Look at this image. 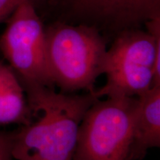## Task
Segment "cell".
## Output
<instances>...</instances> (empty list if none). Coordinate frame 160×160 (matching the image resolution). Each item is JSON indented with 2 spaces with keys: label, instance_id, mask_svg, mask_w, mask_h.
I'll return each mask as SVG.
<instances>
[{
  "label": "cell",
  "instance_id": "6da1fadb",
  "mask_svg": "<svg viewBox=\"0 0 160 160\" xmlns=\"http://www.w3.org/2000/svg\"><path fill=\"white\" fill-rule=\"evenodd\" d=\"M25 88L37 119L11 133L14 160H73L84 116L97 98L57 92L46 86Z\"/></svg>",
  "mask_w": 160,
  "mask_h": 160
},
{
  "label": "cell",
  "instance_id": "7a4b0ae2",
  "mask_svg": "<svg viewBox=\"0 0 160 160\" xmlns=\"http://www.w3.org/2000/svg\"><path fill=\"white\" fill-rule=\"evenodd\" d=\"M46 60L53 85L62 93L94 91L104 74L107 47L99 30L82 24L57 22L45 30Z\"/></svg>",
  "mask_w": 160,
  "mask_h": 160
},
{
  "label": "cell",
  "instance_id": "3957f363",
  "mask_svg": "<svg viewBox=\"0 0 160 160\" xmlns=\"http://www.w3.org/2000/svg\"><path fill=\"white\" fill-rule=\"evenodd\" d=\"M145 25L148 31L127 30L116 36L106 53L107 82L93 91L96 98L138 97L160 85V16Z\"/></svg>",
  "mask_w": 160,
  "mask_h": 160
},
{
  "label": "cell",
  "instance_id": "277c9868",
  "mask_svg": "<svg viewBox=\"0 0 160 160\" xmlns=\"http://www.w3.org/2000/svg\"><path fill=\"white\" fill-rule=\"evenodd\" d=\"M137 97L97 99L84 116L73 160H130Z\"/></svg>",
  "mask_w": 160,
  "mask_h": 160
},
{
  "label": "cell",
  "instance_id": "5b68a950",
  "mask_svg": "<svg viewBox=\"0 0 160 160\" xmlns=\"http://www.w3.org/2000/svg\"><path fill=\"white\" fill-rule=\"evenodd\" d=\"M0 37V51L23 87L54 88L46 60L45 29L34 3H22L10 16Z\"/></svg>",
  "mask_w": 160,
  "mask_h": 160
},
{
  "label": "cell",
  "instance_id": "8992f818",
  "mask_svg": "<svg viewBox=\"0 0 160 160\" xmlns=\"http://www.w3.org/2000/svg\"><path fill=\"white\" fill-rule=\"evenodd\" d=\"M70 19L116 33L138 29L160 16V0H48Z\"/></svg>",
  "mask_w": 160,
  "mask_h": 160
},
{
  "label": "cell",
  "instance_id": "52a82bcc",
  "mask_svg": "<svg viewBox=\"0 0 160 160\" xmlns=\"http://www.w3.org/2000/svg\"><path fill=\"white\" fill-rule=\"evenodd\" d=\"M132 127L130 160H141L160 146V85L137 97Z\"/></svg>",
  "mask_w": 160,
  "mask_h": 160
},
{
  "label": "cell",
  "instance_id": "ba28073f",
  "mask_svg": "<svg viewBox=\"0 0 160 160\" xmlns=\"http://www.w3.org/2000/svg\"><path fill=\"white\" fill-rule=\"evenodd\" d=\"M34 117L17 75L9 65L0 61V125H26Z\"/></svg>",
  "mask_w": 160,
  "mask_h": 160
},
{
  "label": "cell",
  "instance_id": "9c48e42d",
  "mask_svg": "<svg viewBox=\"0 0 160 160\" xmlns=\"http://www.w3.org/2000/svg\"><path fill=\"white\" fill-rule=\"evenodd\" d=\"M27 1L35 3L37 0H0V22L8 18L18 6Z\"/></svg>",
  "mask_w": 160,
  "mask_h": 160
},
{
  "label": "cell",
  "instance_id": "30bf717a",
  "mask_svg": "<svg viewBox=\"0 0 160 160\" xmlns=\"http://www.w3.org/2000/svg\"><path fill=\"white\" fill-rule=\"evenodd\" d=\"M0 160H14L12 155L11 133L0 131Z\"/></svg>",
  "mask_w": 160,
  "mask_h": 160
}]
</instances>
